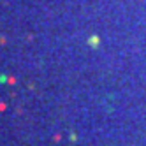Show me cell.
Instances as JSON below:
<instances>
[{
  "label": "cell",
  "mask_w": 146,
  "mask_h": 146,
  "mask_svg": "<svg viewBox=\"0 0 146 146\" xmlns=\"http://www.w3.org/2000/svg\"><path fill=\"white\" fill-rule=\"evenodd\" d=\"M88 44H90L92 48H97V46H99V37H97V35H93V37H90V40H88Z\"/></svg>",
  "instance_id": "6da1fadb"
}]
</instances>
